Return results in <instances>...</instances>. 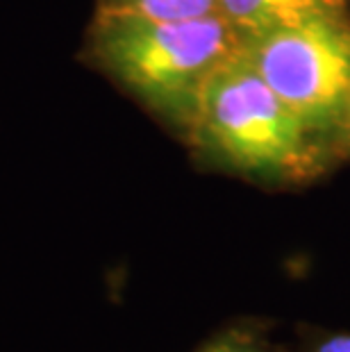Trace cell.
I'll return each mask as SVG.
<instances>
[{
  "label": "cell",
  "instance_id": "6da1fadb",
  "mask_svg": "<svg viewBox=\"0 0 350 352\" xmlns=\"http://www.w3.org/2000/svg\"><path fill=\"white\" fill-rule=\"evenodd\" d=\"M239 50V34L221 14L160 21L94 12L78 62L111 82L180 144H187L207 85Z\"/></svg>",
  "mask_w": 350,
  "mask_h": 352
},
{
  "label": "cell",
  "instance_id": "ba28073f",
  "mask_svg": "<svg viewBox=\"0 0 350 352\" xmlns=\"http://www.w3.org/2000/svg\"><path fill=\"white\" fill-rule=\"evenodd\" d=\"M332 155H334L337 166L350 162V98L344 107V114H341L337 132H334V137H332Z\"/></svg>",
  "mask_w": 350,
  "mask_h": 352
},
{
  "label": "cell",
  "instance_id": "3957f363",
  "mask_svg": "<svg viewBox=\"0 0 350 352\" xmlns=\"http://www.w3.org/2000/svg\"><path fill=\"white\" fill-rule=\"evenodd\" d=\"M241 55L332 151L350 98V10L250 34L241 39Z\"/></svg>",
  "mask_w": 350,
  "mask_h": 352
},
{
  "label": "cell",
  "instance_id": "52a82bcc",
  "mask_svg": "<svg viewBox=\"0 0 350 352\" xmlns=\"http://www.w3.org/2000/svg\"><path fill=\"white\" fill-rule=\"evenodd\" d=\"M298 352H350V329H332L314 323L296 327Z\"/></svg>",
  "mask_w": 350,
  "mask_h": 352
},
{
  "label": "cell",
  "instance_id": "7a4b0ae2",
  "mask_svg": "<svg viewBox=\"0 0 350 352\" xmlns=\"http://www.w3.org/2000/svg\"><path fill=\"white\" fill-rule=\"evenodd\" d=\"M184 146L200 170L273 191L309 186L337 168L330 146L266 85L241 50L210 80Z\"/></svg>",
  "mask_w": 350,
  "mask_h": 352
},
{
  "label": "cell",
  "instance_id": "5b68a950",
  "mask_svg": "<svg viewBox=\"0 0 350 352\" xmlns=\"http://www.w3.org/2000/svg\"><path fill=\"white\" fill-rule=\"evenodd\" d=\"M275 320L264 316H237L207 334L191 352H292L273 339Z\"/></svg>",
  "mask_w": 350,
  "mask_h": 352
},
{
  "label": "cell",
  "instance_id": "277c9868",
  "mask_svg": "<svg viewBox=\"0 0 350 352\" xmlns=\"http://www.w3.org/2000/svg\"><path fill=\"white\" fill-rule=\"evenodd\" d=\"M350 10V0H219L221 16L239 39L305 16Z\"/></svg>",
  "mask_w": 350,
  "mask_h": 352
},
{
  "label": "cell",
  "instance_id": "8992f818",
  "mask_svg": "<svg viewBox=\"0 0 350 352\" xmlns=\"http://www.w3.org/2000/svg\"><path fill=\"white\" fill-rule=\"evenodd\" d=\"M94 12L130 14L160 21H191L221 14L219 0H96Z\"/></svg>",
  "mask_w": 350,
  "mask_h": 352
}]
</instances>
